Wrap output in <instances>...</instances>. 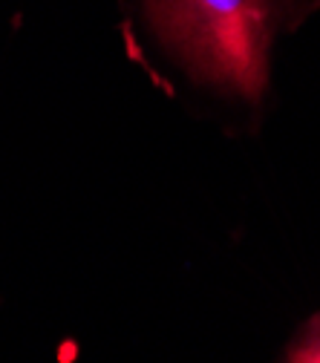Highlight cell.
<instances>
[{
    "mask_svg": "<svg viewBox=\"0 0 320 363\" xmlns=\"http://www.w3.org/2000/svg\"><path fill=\"white\" fill-rule=\"evenodd\" d=\"M283 363H320V311L297 329Z\"/></svg>",
    "mask_w": 320,
    "mask_h": 363,
    "instance_id": "2",
    "label": "cell"
},
{
    "mask_svg": "<svg viewBox=\"0 0 320 363\" xmlns=\"http://www.w3.org/2000/svg\"><path fill=\"white\" fill-rule=\"evenodd\" d=\"M320 0H145V12L165 50L225 96L260 104L271 50L294 32Z\"/></svg>",
    "mask_w": 320,
    "mask_h": 363,
    "instance_id": "1",
    "label": "cell"
}]
</instances>
